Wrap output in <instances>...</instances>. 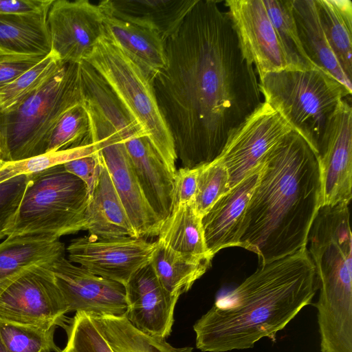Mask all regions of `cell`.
Returning a JSON list of instances; mask_svg holds the SVG:
<instances>
[{"label":"cell","instance_id":"1","mask_svg":"<svg viewBox=\"0 0 352 352\" xmlns=\"http://www.w3.org/2000/svg\"><path fill=\"white\" fill-rule=\"evenodd\" d=\"M219 3L198 0L165 41L166 65L153 80L181 168L217 160L229 137L263 102L253 65L244 58L232 22Z\"/></svg>","mask_w":352,"mask_h":352},{"label":"cell","instance_id":"29","mask_svg":"<svg viewBox=\"0 0 352 352\" xmlns=\"http://www.w3.org/2000/svg\"><path fill=\"white\" fill-rule=\"evenodd\" d=\"M292 69L316 67L300 43L293 14L292 0H263Z\"/></svg>","mask_w":352,"mask_h":352},{"label":"cell","instance_id":"37","mask_svg":"<svg viewBox=\"0 0 352 352\" xmlns=\"http://www.w3.org/2000/svg\"><path fill=\"white\" fill-rule=\"evenodd\" d=\"M103 164L102 156L97 149L91 155L71 160L63 166L67 172L85 184L91 196L99 179Z\"/></svg>","mask_w":352,"mask_h":352},{"label":"cell","instance_id":"31","mask_svg":"<svg viewBox=\"0 0 352 352\" xmlns=\"http://www.w3.org/2000/svg\"><path fill=\"white\" fill-rule=\"evenodd\" d=\"M52 51L36 65L0 88V112L10 110L43 86L63 65Z\"/></svg>","mask_w":352,"mask_h":352},{"label":"cell","instance_id":"39","mask_svg":"<svg viewBox=\"0 0 352 352\" xmlns=\"http://www.w3.org/2000/svg\"><path fill=\"white\" fill-rule=\"evenodd\" d=\"M199 168H181L177 170L173 191L172 209L194 201Z\"/></svg>","mask_w":352,"mask_h":352},{"label":"cell","instance_id":"22","mask_svg":"<svg viewBox=\"0 0 352 352\" xmlns=\"http://www.w3.org/2000/svg\"><path fill=\"white\" fill-rule=\"evenodd\" d=\"M65 245L47 235L7 237L0 243V285L36 265L49 264L65 256Z\"/></svg>","mask_w":352,"mask_h":352},{"label":"cell","instance_id":"33","mask_svg":"<svg viewBox=\"0 0 352 352\" xmlns=\"http://www.w3.org/2000/svg\"><path fill=\"white\" fill-rule=\"evenodd\" d=\"M89 132L86 108L84 104L76 105L67 111L53 128L45 153L80 146L84 144Z\"/></svg>","mask_w":352,"mask_h":352},{"label":"cell","instance_id":"20","mask_svg":"<svg viewBox=\"0 0 352 352\" xmlns=\"http://www.w3.org/2000/svg\"><path fill=\"white\" fill-rule=\"evenodd\" d=\"M101 9L104 38L120 49L153 81L166 65L165 42L155 32L119 19Z\"/></svg>","mask_w":352,"mask_h":352},{"label":"cell","instance_id":"40","mask_svg":"<svg viewBox=\"0 0 352 352\" xmlns=\"http://www.w3.org/2000/svg\"><path fill=\"white\" fill-rule=\"evenodd\" d=\"M54 0H0V14H25L49 10Z\"/></svg>","mask_w":352,"mask_h":352},{"label":"cell","instance_id":"8","mask_svg":"<svg viewBox=\"0 0 352 352\" xmlns=\"http://www.w3.org/2000/svg\"><path fill=\"white\" fill-rule=\"evenodd\" d=\"M85 62L102 77L155 146L177 159L173 138L160 109L153 81L140 67L104 37Z\"/></svg>","mask_w":352,"mask_h":352},{"label":"cell","instance_id":"42","mask_svg":"<svg viewBox=\"0 0 352 352\" xmlns=\"http://www.w3.org/2000/svg\"><path fill=\"white\" fill-rule=\"evenodd\" d=\"M5 164V162H3L1 159H0V168Z\"/></svg>","mask_w":352,"mask_h":352},{"label":"cell","instance_id":"23","mask_svg":"<svg viewBox=\"0 0 352 352\" xmlns=\"http://www.w3.org/2000/svg\"><path fill=\"white\" fill-rule=\"evenodd\" d=\"M292 10L300 43L311 63L352 91L351 81L342 72L327 40L316 0H292Z\"/></svg>","mask_w":352,"mask_h":352},{"label":"cell","instance_id":"16","mask_svg":"<svg viewBox=\"0 0 352 352\" xmlns=\"http://www.w3.org/2000/svg\"><path fill=\"white\" fill-rule=\"evenodd\" d=\"M50 269L68 312L125 316L127 304L123 284L96 275L65 256L52 263Z\"/></svg>","mask_w":352,"mask_h":352},{"label":"cell","instance_id":"13","mask_svg":"<svg viewBox=\"0 0 352 352\" xmlns=\"http://www.w3.org/2000/svg\"><path fill=\"white\" fill-rule=\"evenodd\" d=\"M104 13L88 0H54L47 22L52 50L62 63L86 60L104 37Z\"/></svg>","mask_w":352,"mask_h":352},{"label":"cell","instance_id":"30","mask_svg":"<svg viewBox=\"0 0 352 352\" xmlns=\"http://www.w3.org/2000/svg\"><path fill=\"white\" fill-rule=\"evenodd\" d=\"M58 324H25L0 320V340L8 352H60L54 341Z\"/></svg>","mask_w":352,"mask_h":352},{"label":"cell","instance_id":"28","mask_svg":"<svg viewBox=\"0 0 352 352\" xmlns=\"http://www.w3.org/2000/svg\"><path fill=\"white\" fill-rule=\"evenodd\" d=\"M157 243L151 265L164 289L179 298L206 273L211 263L191 259Z\"/></svg>","mask_w":352,"mask_h":352},{"label":"cell","instance_id":"18","mask_svg":"<svg viewBox=\"0 0 352 352\" xmlns=\"http://www.w3.org/2000/svg\"><path fill=\"white\" fill-rule=\"evenodd\" d=\"M261 170V164L221 196L202 217L204 239L212 258L223 248L240 247L247 208Z\"/></svg>","mask_w":352,"mask_h":352},{"label":"cell","instance_id":"10","mask_svg":"<svg viewBox=\"0 0 352 352\" xmlns=\"http://www.w3.org/2000/svg\"><path fill=\"white\" fill-rule=\"evenodd\" d=\"M52 263L34 266L0 285L1 320L64 324L68 309L50 269Z\"/></svg>","mask_w":352,"mask_h":352},{"label":"cell","instance_id":"34","mask_svg":"<svg viewBox=\"0 0 352 352\" xmlns=\"http://www.w3.org/2000/svg\"><path fill=\"white\" fill-rule=\"evenodd\" d=\"M65 329L67 341L60 352H114L91 316L85 312H76Z\"/></svg>","mask_w":352,"mask_h":352},{"label":"cell","instance_id":"17","mask_svg":"<svg viewBox=\"0 0 352 352\" xmlns=\"http://www.w3.org/2000/svg\"><path fill=\"white\" fill-rule=\"evenodd\" d=\"M126 318L146 334L165 339L172 331L179 297L162 286L151 263L135 272L124 285Z\"/></svg>","mask_w":352,"mask_h":352},{"label":"cell","instance_id":"2","mask_svg":"<svg viewBox=\"0 0 352 352\" xmlns=\"http://www.w3.org/2000/svg\"><path fill=\"white\" fill-rule=\"evenodd\" d=\"M318 290L307 248L260 265L196 321V347L228 352L252 348L263 338L276 342L277 333L311 303Z\"/></svg>","mask_w":352,"mask_h":352},{"label":"cell","instance_id":"9","mask_svg":"<svg viewBox=\"0 0 352 352\" xmlns=\"http://www.w3.org/2000/svg\"><path fill=\"white\" fill-rule=\"evenodd\" d=\"M84 106L89 118V139L102 156L138 236L141 238L158 236L162 221L144 197L122 138L85 98Z\"/></svg>","mask_w":352,"mask_h":352},{"label":"cell","instance_id":"27","mask_svg":"<svg viewBox=\"0 0 352 352\" xmlns=\"http://www.w3.org/2000/svg\"><path fill=\"white\" fill-rule=\"evenodd\" d=\"M91 316L114 352H192L193 349L175 347L165 339L148 336L133 326L125 316Z\"/></svg>","mask_w":352,"mask_h":352},{"label":"cell","instance_id":"3","mask_svg":"<svg viewBox=\"0 0 352 352\" xmlns=\"http://www.w3.org/2000/svg\"><path fill=\"white\" fill-rule=\"evenodd\" d=\"M321 206L318 155L292 130L262 161L240 247L256 253L261 265L300 251Z\"/></svg>","mask_w":352,"mask_h":352},{"label":"cell","instance_id":"36","mask_svg":"<svg viewBox=\"0 0 352 352\" xmlns=\"http://www.w3.org/2000/svg\"><path fill=\"white\" fill-rule=\"evenodd\" d=\"M28 179L21 175L0 183V240L14 223Z\"/></svg>","mask_w":352,"mask_h":352},{"label":"cell","instance_id":"26","mask_svg":"<svg viewBox=\"0 0 352 352\" xmlns=\"http://www.w3.org/2000/svg\"><path fill=\"white\" fill-rule=\"evenodd\" d=\"M321 25L340 67L352 78V2L316 0Z\"/></svg>","mask_w":352,"mask_h":352},{"label":"cell","instance_id":"15","mask_svg":"<svg viewBox=\"0 0 352 352\" xmlns=\"http://www.w3.org/2000/svg\"><path fill=\"white\" fill-rule=\"evenodd\" d=\"M317 155L322 206L349 204L352 198V109L346 99L330 118Z\"/></svg>","mask_w":352,"mask_h":352},{"label":"cell","instance_id":"21","mask_svg":"<svg viewBox=\"0 0 352 352\" xmlns=\"http://www.w3.org/2000/svg\"><path fill=\"white\" fill-rule=\"evenodd\" d=\"M85 230L98 238L139 237L104 164L85 210Z\"/></svg>","mask_w":352,"mask_h":352},{"label":"cell","instance_id":"25","mask_svg":"<svg viewBox=\"0 0 352 352\" xmlns=\"http://www.w3.org/2000/svg\"><path fill=\"white\" fill-rule=\"evenodd\" d=\"M201 218L194 201L175 207L163 221L157 241L182 256L211 263L212 257L206 245Z\"/></svg>","mask_w":352,"mask_h":352},{"label":"cell","instance_id":"4","mask_svg":"<svg viewBox=\"0 0 352 352\" xmlns=\"http://www.w3.org/2000/svg\"><path fill=\"white\" fill-rule=\"evenodd\" d=\"M308 243L319 289L314 306L317 309L320 349L347 352L352 348V236L349 204L321 206L311 226Z\"/></svg>","mask_w":352,"mask_h":352},{"label":"cell","instance_id":"38","mask_svg":"<svg viewBox=\"0 0 352 352\" xmlns=\"http://www.w3.org/2000/svg\"><path fill=\"white\" fill-rule=\"evenodd\" d=\"M45 57L0 51V88L16 79Z\"/></svg>","mask_w":352,"mask_h":352},{"label":"cell","instance_id":"24","mask_svg":"<svg viewBox=\"0 0 352 352\" xmlns=\"http://www.w3.org/2000/svg\"><path fill=\"white\" fill-rule=\"evenodd\" d=\"M49 10L25 14H0V51L29 56H47L52 50L47 22Z\"/></svg>","mask_w":352,"mask_h":352},{"label":"cell","instance_id":"14","mask_svg":"<svg viewBox=\"0 0 352 352\" xmlns=\"http://www.w3.org/2000/svg\"><path fill=\"white\" fill-rule=\"evenodd\" d=\"M241 52L259 78L289 69L285 54L263 0H226Z\"/></svg>","mask_w":352,"mask_h":352},{"label":"cell","instance_id":"19","mask_svg":"<svg viewBox=\"0 0 352 352\" xmlns=\"http://www.w3.org/2000/svg\"><path fill=\"white\" fill-rule=\"evenodd\" d=\"M198 0H105L109 14L158 34L165 42L179 28Z\"/></svg>","mask_w":352,"mask_h":352},{"label":"cell","instance_id":"12","mask_svg":"<svg viewBox=\"0 0 352 352\" xmlns=\"http://www.w3.org/2000/svg\"><path fill=\"white\" fill-rule=\"evenodd\" d=\"M157 245L141 237L101 239L88 234L73 239L68 260L93 274L123 284L151 263Z\"/></svg>","mask_w":352,"mask_h":352},{"label":"cell","instance_id":"32","mask_svg":"<svg viewBox=\"0 0 352 352\" xmlns=\"http://www.w3.org/2000/svg\"><path fill=\"white\" fill-rule=\"evenodd\" d=\"M97 151L89 137L80 146L46 153L28 159L8 162L0 168V183L21 175H30L71 160L91 155Z\"/></svg>","mask_w":352,"mask_h":352},{"label":"cell","instance_id":"11","mask_svg":"<svg viewBox=\"0 0 352 352\" xmlns=\"http://www.w3.org/2000/svg\"><path fill=\"white\" fill-rule=\"evenodd\" d=\"M292 129L269 104L262 103L229 137L217 159L228 174V190L257 166Z\"/></svg>","mask_w":352,"mask_h":352},{"label":"cell","instance_id":"41","mask_svg":"<svg viewBox=\"0 0 352 352\" xmlns=\"http://www.w3.org/2000/svg\"><path fill=\"white\" fill-rule=\"evenodd\" d=\"M0 352H8L0 340Z\"/></svg>","mask_w":352,"mask_h":352},{"label":"cell","instance_id":"7","mask_svg":"<svg viewBox=\"0 0 352 352\" xmlns=\"http://www.w3.org/2000/svg\"><path fill=\"white\" fill-rule=\"evenodd\" d=\"M25 192L7 237L47 235L56 239L85 230L90 195L85 184L63 164L28 175Z\"/></svg>","mask_w":352,"mask_h":352},{"label":"cell","instance_id":"6","mask_svg":"<svg viewBox=\"0 0 352 352\" xmlns=\"http://www.w3.org/2000/svg\"><path fill=\"white\" fill-rule=\"evenodd\" d=\"M265 102L316 153L328 122L352 91L329 73L314 67L285 69L259 78Z\"/></svg>","mask_w":352,"mask_h":352},{"label":"cell","instance_id":"35","mask_svg":"<svg viewBox=\"0 0 352 352\" xmlns=\"http://www.w3.org/2000/svg\"><path fill=\"white\" fill-rule=\"evenodd\" d=\"M228 191V174L217 160L201 166L194 199L196 210L203 217Z\"/></svg>","mask_w":352,"mask_h":352},{"label":"cell","instance_id":"5","mask_svg":"<svg viewBox=\"0 0 352 352\" xmlns=\"http://www.w3.org/2000/svg\"><path fill=\"white\" fill-rule=\"evenodd\" d=\"M84 102L80 64L63 63L39 89L10 110L0 112V159L14 162L45 153L57 122Z\"/></svg>","mask_w":352,"mask_h":352}]
</instances>
